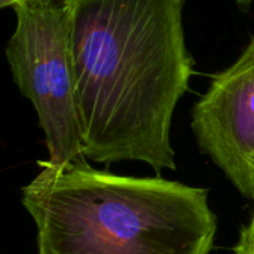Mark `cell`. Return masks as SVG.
<instances>
[{
    "label": "cell",
    "mask_w": 254,
    "mask_h": 254,
    "mask_svg": "<svg viewBox=\"0 0 254 254\" xmlns=\"http://www.w3.org/2000/svg\"><path fill=\"white\" fill-rule=\"evenodd\" d=\"M186 0H67L82 147L98 164L176 170L171 122L189 89Z\"/></svg>",
    "instance_id": "6da1fadb"
},
{
    "label": "cell",
    "mask_w": 254,
    "mask_h": 254,
    "mask_svg": "<svg viewBox=\"0 0 254 254\" xmlns=\"http://www.w3.org/2000/svg\"><path fill=\"white\" fill-rule=\"evenodd\" d=\"M40 171L21 202L39 254H210L217 217L208 189L92 168L88 159Z\"/></svg>",
    "instance_id": "7a4b0ae2"
},
{
    "label": "cell",
    "mask_w": 254,
    "mask_h": 254,
    "mask_svg": "<svg viewBox=\"0 0 254 254\" xmlns=\"http://www.w3.org/2000/svg\"><path fill=\"white\" fill-rule=\"evenodd\" d=\"M16 24L6 60L21 94L33 104L55 167L86 159L82 147L76 70L67 0H37L13 7Z\"/></svg>",
    "instance_id": "3957f363"
},
{
    "label": "cell",
    "mask_w": 254,
    "mask_h": 254,
    "mask_svg": "<svg viewBox=\"0 0 254 254\" xmlns=\"http://www.w3.org/2000/svg\"><path fill=\"white\" fill-rule=\"evenodd\" d=\"M190 127L199 149L254 201V37L211 79L192 109Z\"/></svg>",
    "instance_id": "277c9868"
},
{
    "label": "cell",
    "mask_w": 254,
    "mask_h": 254,
    "mask_svg": "<svg viewBox=\"0 0 254 254\" xmlns=\"http://www.w3.org/2000/svg\"><path fill=\"white\" fill-rule=\"evenodd\" d=\"M232 254H254V237L250 223L241 229L238 243L235 244Z\"/></svg>",
    "instance_id": "5b68a950"
},
{
    "label": "cell",
    "mask_w": 254,
    "mask_h": 254,
    "mask_svg": "<svg viewBox=\"0 0 254 254\" xmlns=\"http://www.w3.org/2000/svg\"><path fill=\"white\" fill-rule=\"evenodd\" d=\"M30 1H37V0H0V6L1 9H6V7H15L18 4H24V3H30Z\"/></svg>",
    "instance_id": "8992f818"
},
{
    "label": "cell",
    "mask_w": 254,
    "mask_h": 254,
    "mask_svg": "<svg viewBox=\"0 0 254 254\" xmlns=\"http://www.w3.org/2000/svg\"><path fill=\"white\" fill-rule=\"evenodd\" d=\"M254 0H237V3L238 4H241V6H247V4H250V3H253Z\"/></svg>",
    "instance_id": "52a82bcc"
},
{
    "label": "cell",
    "mask_w": 254,
    "mask_h": 254,
    "mask_svg": "<svg viewBox=\"0 0 254 254\" xmlns=\"http://www.w3.org/2000/svg\"><path fill=\"white\" fill-rule=\"evenodd\" d=\"M250 226H252V229H253V237H254V213H253V217H252V220H250Z\"/></svg>",
    "instance_id": "ba28073f"
}]
</instances>
